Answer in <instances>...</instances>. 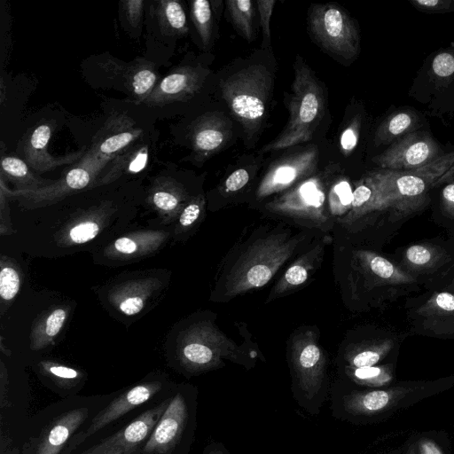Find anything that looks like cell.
<instances>
[{
	"mask_svg": "<svg viewBox=\"0 0 454 454\" xmlns=\"http://www.w3.org/2000/svg\"><path fill=\"white\" fill-rule=\"evenodd\" d=\"M405 454H419L418 443H413L412 445H411Z\"/></svg>",
	"mask_w": 454,
	"mask_h": 454,
	"instance_id": "f5cc1de1",
	"label": "cell"
},
{
	"mask_svg": "<svg viewBox=\"0 0 454 454\" xmlns=\"http://www.w3.org/2000/svg\"><path fill=\"white\" fill-rule=\"evenodd\" d=\"M147 160L145 145H129L112 160L96 184L110 183L124 173L139 172L145 167Z\"/></svg>",
	"mask_w": 454,
	"mask_h": 454,
	"instance_id": "7402d4cb",
	"label": "cell"
},
{
	"mask_svg": "<svg viewBox=\"0 0 454 454\" xmlns=\"http://www.w3.org/2000/svg\"><path fill=\"white\" fill-rule=\"evenodd\" d=\"M114 247L122 254H132L137 250V244L129 238H120L114 242Z\"/></svg>",
	"mask_w": 454,
	"mask_h": 454,
	"instance_id": "681fc988",
	"label": "cell"
},
{
	"mask_svg": "<svg viewBox=\"0 0 454 454\" xmlns=\"http://www.w3.org/2000/svg\"><path fill=\"white\" fill-rule=\"evenodd\" d=\"M184 361L195 369H207L221 364L222 358L238 361L236 345L221 332L209 328L205 340L188 342L182 350Z\"/></svg>",
	"mask_w": 454,
	"mask_h": 454,
	"instance_id": "5bb4252c",
	"label": "cell"
},
{
	"mask_svg": "<svg viewBox=\"0 0 454 454\" xmlns=\"http://www.w3.org/2000/svg\"><path fill=\"white\" fill-rule=\"evenodd\" d=\"M231 136L228 120L217 114L200 117L194 123L191 140L193 151L201 159L220 151Z\"/></svg>",
	"mask_w": 454,
	"mask_h": 454,
	"instance_id": "2e32d148",
	"label": "cell"
},
{
	"mask_svg": "<svg viewBox=\"0 0 454 454\" xmlns=\"http://www.w3.org/2000/svg\"><path fill=\"white\" fill-rule=\"evenodd\" d=\"M380 203L372 184L367 175L363 176L353 191V202L348 214L344 216L343 223H350L353 221L376 210H382Z\"/></svg>",
	"mask_w": 454,
	"mask_h": 454,
	"instance_id": "603a6c76",
	"label": "cell"
},
{
	"mask_svg": "<svg viewBox=\"0 0 454 454\" xmlns=\"http://www.w3.org/2000/svg\"><path fill=\"white\" fill-rule=\"evenodd\" d=\"M155 4L158 22L163 33L183 35L188 32L185 12L178 1L161 0Z\"/></svg>",
	"mask_w": 454,
	"mask_h": 454,
	"instance_id": "4316f807",
	"label": "cell"
},
{
	"mask_svg": "<svg viewBox=\"0 0 454 454\" xmlns=\"http://www.w3.org/2000/svg\"><path fill=\"white\" fill-rule=\"evenodd\" d=\"M348 374L356 383L371 387L386 385L393 378L388 366L350 367Z\"/></svg>",
	"mask_w": 454,
	"mask_h": 454,
	"instance_id": "1f68e13d",
	"label": "cell"
},
{
	"mask_svg": "<svg viewBox=\"0 0 454 454\" xmlns=\"http://www.w3.org/2000/svg\"><path fill=\"white\" fill-rule=\"evenodd\" d=\"M171 183L158 187L153 193V202L160 209L172 211L177 207L180 202V192Z\"/></svg>",
	"mask_w": 454,
	"mask_h": 454,
	"instance_id": "e575fe53",
	"label": "cell"
},
{
	"mask_svg": "<svg viewBox=\"0 0 454 454\" xmlns=\"http://www.w3.org/2000/svg\"><path fill=\"white\" fill-rule=\"evenodd\" d=\"M420 317L428 323L427 327H433L434 331L440 325L439 332H452L454 325V294L447 292L437 293L432 295L417 310Z\"/></svg>",
	"mask_w": 454,
	"mask_h": 454,
	"instance_id": "44dd1931",
	"label": "cell"
},
{
	"mask_svg": "<svg viewBox=\"0 0 454 454\" xmlns=\"http://www.w3.org/2000/svg\"><path fill=\"white\" fill-rule=\"evenodd\" d=\"M209 454H222V453L218 452V451L217 452L215 451V452H210Z\"/></svg>",
	"mask_w": 454,
	"mask_h": 454,
	"instance_id": "db71d44e",
	"label": "cell"
},
{
	"mask_svg": "<svg viewBox=\"0 0 454 454\" xmlns=\"http://www.w3.org/2000/svg\"><path fill=\"white\" fill-rule=\"evenodd\" d=\"M420 125V118L414 111L393 113L379 125L374 136V144L376 146L392 144L404 135L417 131Z\"/></svg>",
	"mask_w": 454,
	"mask_h": 454,
	"instance_id": "ffe728a7",
	"label": "cell"
},
{
	"mask_svg": "<svg viewBox=\"0 0 454 454\" xmlns=\"http://www.w3.org/2000/svg\"><path fill=\"white\" fill-rule=\"evenodd\" d=\"M393 342L385 340L349 353L347 360L352 368L373 366L392 348Z\"/></svg>",
	"mask_w": 454,
	"mask_h": 454,
	"instance_id": "4dcf8cb0",
	"label": "cell"
},
{
	"mask_svg": "<svg viewBox=\"0 0 454 454\" xmlns=\"http://www.w3.org/2000/svg\"><path fill=\"white\" fill-rule=\"evenodd\" d=\"M271 77L262 66H249L222 80V95L248 137L255 135L265 118Z\"/></svg>",
	"mask_w": 454,
	"mask_h": 454,
	"instance_id": "5b68a950",
	"label": "cell"
},
{
	"mask_svg": "<svg viewBox=\"0 0 454 454\" xmlns=\"http://www.w3.org/2000/svg\"><path fill=\"white\" fill-rule=\"evenodd\" d=\"M192 18L204 45H207L212 35V12L207 0H195L191 7Z\"/></svg>",
	"mask_w": 454,
	"mask_h": 454,
	"instance_id": "d6a6232c",
	"label": "cell"
},
{
	"mask_svg": "<svg viewBox=\"0 0 454 454\" xmlns=\"http://www.w3.org/2000/svg\"><path fill=\"white\" fill-rule=\"evenodd\" d=\"M318 163V150L310 145L270 165L256 190L258 199L290 189L310 177Z\"/></svg>",
	"mask_w": 454,
	"mask_h": 454,
	"instance_id": "9c48e42d",
	"label": "cell"
},
{
	"mask_svg": "<svg viewBox=\"0 0 454 454\" xmlns=\"http://www.w3.org/2000/svg\"><path fill=\"white\" fill-rule=\"evenodd\" d=\"M120 309L128 316L140 312L144 307V301L137 296L129 297L120 303Z\"/></svg>",
	"mask_w": 454,
	"mask_h": 454,
	"instance_id": "7dc6e473",
	"label": "cell"
},
{
	"mask_svg": "<svg viewBox=\"0 0 454 454\" xmlns=\"http://www.w3.org/2000/svg\"><path fill=\"white\" fill-rule=\"evenodd\" d=\"M291 356L301 390L308 398H312L321 387L325 366L313 331L307 330L294 338Z\"/></svg>",
	"mask_w": 454,
	"mask_h": 454,
	"instance_id": "8fae6325",
	"label": "cell"
},
{
	"mask_svg": "<svg viewBox=\"0 0 454 454\" xmlns=\"http://www.w3.org/2000/svg\"><path fill=\"white\" fill-rule=\"evenodd\" d=\"M1 173L22 187V191L40 189L43 183L31 173L25 161L14 156L2 158Z\"/></svg>",
	"mask_w": 454,
	"mask_h": 454,
	"instance_id": "83f0119b",
	"label": "cell"
},
{
	"mask_svg": "<svg viewBox=\"0 0 454 454\" xmlns=\"http://www.w3.org/2000/svg\"><path fill=\"white\" fill-rule=\"evenodd\" d=\"M142 129L131 128L129 120L114 119L99 131L90 149L81 157L65 177L50 186L20 193L43 200L63 196L88 186L112 160L141 135Z\"/></svg>",
	"mask_w": 454,
	"mask_h": 454,
	"instance_id": "6da1fadb",
	"label": "cell"
},
{
	"mask_svg": "<svg viewBox=\"0 0 454 454\" xmlns=\"http://www.w3.org/2000/svg\"><path fill=\"white\" fill-rule=\"evenodd\" d=\"M250 176L247 169L239 168L233 171L224 182V191L233 192L243 188L249 181Z\"/></svg>",
	"mask_w": 454,
	"mask_h": 454,
	"instance_id": "f6af8a7d",
	"label": "cell"
},
{
	"mask_svg": "<svg viewBox=\"0 0 454 454\" xmlns=\"http://www.w3.org/2000/svg\"><path fill=\"white\" fill-rule=\"evenodd\" d=\"M160 388L161 384L160 382H147L135 386L121 394L93 418L85 431L71 439L72 441L68 443L63 454H70L88 437L153 398Z\"/></svg>",
	"mask_w": 454,
	"mask_h": 454,
	"instance_id": "7c38bea8",
	"label": "cell"
},
{
	"mask_svg": "<svg viewBox=\"0 0 454 454\" xmlns=\"http://www.w3.org/2000/svg\"><path fill=\"white\" fill-rule=\"evenodd\" d=\"M333 172L312 176L277 197L266 205L274 214L303 220L316 226L328 224L329 217L325 210L326 179Z\"/></svg>",
	"mask_w": 454,
	"mask_h": 454,
	"instance_id": "52a82bcc",
	"label": "cell"
},
{
	"mask_svg": "<svg viewBox=\"0 0 454 454\" xmlns=\"http://www.w3.org/2000/svg\"><path fill=\"white\" fill-rule=\"evenodd\" d=\"M361 129V116L356 115L352 121L342 131L340 137V150L348 155L356 147Z\"/></svg>",
	"mask_w": 454,
	"mask_h": 454,
	"instance_id": "74e56055",
	"label": "cell"
},
{
	"mask_svg": "<svg viewBox=\"0 0 454 454\" xmlns=\"http://www.w3.org/2000/svg\"><path fill=\"white\" fill-rule=\"evenodd\" d=\"M44 370L46 372L60 381L61 383H72L77 380L80 377V373L78 371L59 364H44Z\"/></svg>",
	"mask_w": 454,
	"mask_h": 454,
	"instance_id": "7bdbcfd3",
	"label": "cell"
},
{
	"mask_svg": "<svg viewBox=\"0 0 454 454\" xmlns=\"http://www.w3.org/2000/svg\"><path fill=\"white\" fill-rule=\"evenodd\" d=\"M52 126L44 123L37 126L26 140L23 153L27 163L36 171H48L80 158L82 152L67 156L54 157L47 152L52 134Z\"/></svg>",
	"mask_w": 454,
	"mask_h": 454,
	"instance_id": "e0dca14e",
	"label": "cell"
},
{
	"mask_svg": "<svg viewBox=\"0 0 454 454\" xmlns=\"http://www.w3.org/2000/svg\"><path fill=\"white\" fill-rule=\"evenodd\" d=\"M202 204L203 199L200 197L189 203L184 208L180 215V223L183 226H190L191 224H192L200 215Z\"/></svg>",
	"mask_w": 454,
	"mask_h": 454,
	"instance_id": "bcb514c9",
	"label": "cell"
},
{
	"mask_svg": "<svg viewBox=\"0 0 454 454\" xmlns=\"http://www.w3.org/2000/svg\"><path fill=\"white\" fill-rule=\"evenodd\" d=\"M418 11L426 13H449L454 12V0H409Z\"/></svg>",
	"mask_w": 454,
	"mask_h": 454,
	"instance_id": "f35d334b",
	"label": "cell"
},
{
	"mask_svg": "<svg viewBox=\"0 0 454 454\" xmlns=\"http://www.w3.org/2000/svg\"><path fill=\"white\" fill-rule=\"evenodd\" d=\"M430 75L433 82L439 85L447 84L454 80V50H444L438 52L430 65Z\"/></svg>",
	"mask_w": 454,
	"mask_h": 454,
	"instance_id": "836d02e7",
	"label": "cell"
},
{
	"mask_svg": "<svg viewBox=\"0 0 454 454\" xmlns=\"http://www.w3.org/2000/svg\"><path fill=\"white\" fill-rule=\"evenodd\" d=\"M187 419V407L181 394L169 402L162 416L145 442L143 453L168 454L180 440Z\"/></svg>",
	"mask_w": 454,
	"mask_h": 454,
	"instance_id": "4fadbf2b",
	"label": "cell"
},
{
	"mask_svg": "<svg viewBox=\"0 0 454 454\" xmlns=\"http://www.w3.org/2000/svg\"><path fill=\"white\" fill-rule=\"evenodd\" d=\"M442 151L430 133L417 130L400 137L372 161L380 168L393 171L417 169L442 156Z\"/></svg>",
	"mask_w": 454,
	"mask_h": 454,
	"instance_id": "ba28073f",
	"label": "cell"
},
{
	"mask_svg": "<svg viewBox=\"0 0 454 454\" xmlns=\"http://www.w3.org/2000/svg\"><path fill=\"white\" fill-rule=\"evenodd\" d=\"M170 400H166L140 414L114 434L90 447L81 454H137L148 440Z\"/></svg>",
	"mask_w": 454,
	"mask_h": 454,
	"instance_id": "30bf717a",
	"label": "cell"
},
{
	"mask_svg": "<svg viewBox=\"0 0 454 454\" xmlns=\"http://www.w3.org/2000/svg\"><path fill=\"white\" fill-rule=\"evenodd\" d=\"M8 403V379L7 375L4 374V371L2 370L0 383V407L3 409L7 406Z\"/></svg>",
	"mask_w": 454,
	"mask_h": 454,
	"instance_id": "816d5d0a",
	"label": "cell"
},
{
	"mask_svg": "<svg viewBox=\"0 0 454 454\" xmlns=\"http://www.w3.org/2000/svg\"><path fill=\"white\" fill-rule=\"evenodd\" d=\"M353 191L346 177L335 180L328 192V205L333 216H346L351 209Z\"/></svg>",
	"mask_w": 454,
	"mask_h": 454,
	"instance_id": "f1b7e54d",
	"label": "cell"
},
{
	"mask_svg": "<svg viewBox=\"0 0 454 454\" xmlns=\"http://www.w3.org/2000/svg\"><path fill=\"white\" fill-rule=\"evenodd\" d=\"M99 227L96 223L84 222L74 226L69 237L74 243L83 244L93 239L98 233Z\"/></svg>",
	"mask_w": 454,
	"mask_h": 454,
	"instance_id": "ab89813d",
	"label": "cell"
},
{
	"mask_svg": "<svg viewBox=\"0 0 454 454\" xmlns=\"http://www.w3.org/2000/svg\"><path fill=\"white\" fill-rule=\"evenodd\" d=\"M298 241L286 234L271 235L248 247L231 270L225 294L235 296L262 287L292 255Z\"/></svg>",
	"mask_w": 454,
	"mask_h": 454,
	"instance_id": "277c9868",
	"label": "cell"
},
{
	"mask_svg": "<svg viewBox=\"0 0 454 454\" xmlns=\"http://www.w3.org/2000/svg\"><path fill=\"white\" fill-rule=\"evenodd\" d=\"M419 454H443L440 447L428 439H423L418 442Z\"/></svg>",
	"mask_w": 454,
	"mask_h": 454,
	"instance_id": "f907efd6",
	"label": "cell"
},
{
	"mask_svg": "<svg viewBox=\"0 0 454 454\" xmlns=\"http://www.w3.org/2000/svg\"><path fill=\"white\" fill-rule=\"evenodd\" d=\"M367 176L384 209L390 207L397 213L408 214L425 203L429 187L454 176V151L417 169L379 168Z\"/></svg>",
	"mask_w": 454,
	"mask_h": 454,
	"instance_id": "7a4b0ae2",
	"label": "cell"
},
{
	"mask_svg": "<svg viewBox=\"0 0 454 454\" xmlns=\"http://www.w3.org/2000/svg\"><path fill=\"white\" fill-rule=\"evenodd\" d=\"M126 80L135 101L144 103L156 86L157 74L153 65L140 61L130 67Z\"/></svg>",
	"mask_w": 454,
	"mask_h": 454,
	"instance_id": "d4e9b609",
	"label": "cell"
},
{
	"mask_svg": "<svg viewBox=\"0 0 454 454\" xmlns=\"http://www.w3.org/2000/svg\"><path fill=\"white\" fill-rule=\"evenodd\" d=\"M204 79L203 70L192 67H178L156 84L144 103L156 106L187 99L200 90Z\"/></svg>",
	"mask_w": 454,
	"mask_h": 454,
	"instance_id": "9a60e30c",
	"label": "cell"
},
{
	"mask_svg": "<svg viewBox=\"0 0 454 454\" xmlns=\"http://www.w3.org/2000/svg\"><path fill=\"white\" fill-rule=\"evenodd\" d=\"M289 119L283 131L261 152L277 151L309 141L325 112L324 90L311 69L299 56L294 63Z\"/></svg>",
	"mask_w": 454,
	"mask_h": 454,
	"instance_id": "3957f363",
	"label": "cell"
},
{
	"mask_svg": "<svg viewBox=\"0 0 454 454\" xmlns=\"http://www.w3.org/2000/svg\"><path fill=\"white\" fill-rule=\"evenodd\" d=\"M410 387L359 392L344 398V407L354 415H372L388 410L412 391Z\"/></svg>",
	"mask_w": 454,
	"mask_h": 454,
	"instance_id": "d6986e66",
	"label": "cell"
},
{
	"mask_svg": "<svg viewBox=\"0 0 454 454\" xmlns=\"http://www.w3.org/2000/svg\"><path fill=\"white\" fill-rule=\"evenodd\" d=\"M66 311L63 309L53 310L47 317L44 324V334L46 338L51 339L58 334L66 320Z\"/></svg>",
	"mask_w": 454,
	"mask_h": 454,
	"instance_id": "ee69618b",
	"label": "cell"
},
{
	"mask_svg": "<svg viewBox=\"0 0 454 454\" xmlns=\"http://www.w3.org/2000/svg\"><path fill=\"white\" fill-rule=\"evenodd\" d=\"M88 415L89 410L85 407L61 415L42 435L35 454H59Z\"/></svg>",
	"mask_w": 454,
	"mask_h": 454,
	"instance_id": "ac0fdd59",
	"label": "cell"
},
{
	"mask_svg": "<svg viewBox=\"0 0 454 454\" xmlns=\"http://www.w3.org/2000/svg\"><path fill=\"white\" fill-rule=\"evenodd\" d=\"M442 203L447 214L454 215V182L448 184L442 189Z\"/></svg>",
	"mask_w": 454,
	"mask_h": 454,
	"instance_id": "c3c4849f",
	"label": "cell"
},
{
	"mask_svg": "<svg viewBox=\"0 0 454 454\" xmlns=\"http://www.w3.org/2000/svg\"><path fill=\"white\" fill-rule=\"evenodd\" d=\"M227 10L231 20L247 41L254 39V7L250 0H228Z\"/></svg>",
	"mask_w": 454,
	"mask_h": 454,
	"instance_id": "f546056e",
	"label": "cell"
},
{
	"mask_svg": "<svg viewBox=\"0 0 454 454\" xmlns=\"http://www.w3.org/2000/svg\"><path fill=\"white\" fill-rule=\"evenodd\" d=\"M121 4L128 23L134 28L138 27L143 18L144 1L125 0L121 1Z\"/></svg>",
	"mask_w": 454,
	"mask_h": 454,
	"instance_id": "b9f144b4",
	"label": "cell"
},
{
	"mask_svg": "<svg viewBox=\"0 0 454 454\" xmlns=\"http://www.w3.org/2000/svg\"><path fill=\"white\" fill-rule=\"evenodd\" d=\"M20 277L11 267H4L0 272V295L2 299L10 301L15 297L20 289Z\"/></svg>",
	"mask_w": 454,
	"mask_h": 454,
	"instance_id": "8d00e7d4",
	"label": "cell"
},
{
	"mask_svg": "<svg viewBox=\"0 0 454 454\" xmlns=\"http://www.w3.org/2000/svg\"><path fill=\"white\" fill-rule=\"evenodd\" d=\"M323 247L324 244H319L289 267L276 285L273 294H282L303 284L309 277V270L314 268V262L321 254Z\"/></svg>",
	"mask_w": 454,
	"mask_h": 454,
	"instance_id": "cb8c5ba5",
	"label": "cell"
},
{
	"mask_svg": "<svg viewBox=\"0 0 454 454\" xmlns=\"http://www.w3.org/2000/svg\"><path fill=\"white\" fill-rule=\"evenodd\" d=\"M358 256L364 266L378 278L393 284H407L415 278L385 257L371 251H360Z\"/></svg>",
	"mask_w": 454,
	"mask_h": 454,
	"instance_id": "484cf974",
	"label": "cell"
},
{
	"mask_svg": "<svg viewBox=\"0 0 454 454\" xmlns=\"http://www.w3.org/2000/svg\"><path fill=\"white\" fill-rule=\"evenodd\" d=\"M437 253L433 247L425 245H413L405 251V260L413 266L426 267L435 262Z\"/></svg>",
	"mask_w": 454,
	"mask_h": 454,
	"instance_id": "d590c367",
	"label": "cell"
},
{
	"mask_svg": "<svg viewBox=\"0 0 454 454\" xmlns=\"http://www.w3.org/2000/svg\"><path fill=\"white\" fill-rule=\"evenodd\" d=\"M275 3V0L257 1L258 11L260 13V23L262 28V43L264 47H268L270 43V20Z\"/></svg>",
	"mask_w": 454,
	"mask_h": 454,
	"instance_id": "60d3db41",
	"label": "cell"
},
{
	"mask_svg": "<svg viewBox=\"0 0 454 454\" xmlns=\"http://www.w3.org/2000/svg\"><path fill=\"white\" fill-rule=\"evenodd\" d=\"M309 29L326 51L346 59L356 58L360 51V35L350 16L340 6L313 4L309 14Z\"/></svg>",
	"mask_w": 454,
	"mask_h": 454,
	"instance_id": "8992f818",
	"label": "cell"
}]
</instances>
